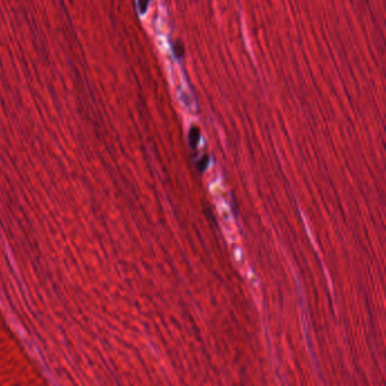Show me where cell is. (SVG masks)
<instances>
[{"instance_id":"6da1fadb","label":"cell","mask_w":386,"mask_h":386,"mask_svg":"<svg viewBox=\"0 0 386 386\" xmlns=\"http://www.w3.org/2000/svg\"><path fill=\"white\" fill-rule=\"evenodd\" d=\"M199 138H200V130L198 127L196 126H193L191 128V130L188 132V142H189V146L192 147L193 150L195 149L196 146H197V144L199 142Z\"/></svg>"},{"instance_id":"7a4b0ae2","label":"cell","mask_w":386,"mask_h":386,"mask_svg":"<svg viewBox=\"0 0 386 386\" xmlns=\"http://www.w3.org/2000/svg\"><path fill=\"white\" fill-rule=\"evenodd\" d=\"M207 163H209V155H204V157L200 159V160L197 162V169L199 172H203L204 170L206 169Z\"/></svg>"},{"instance_id":"3957f363","label":"cell","mask_w":386,"mask_h":386,"mask_svg":"<svg viewBox=\"0 0 386 386\" xmlns=\"http://www.w3.org/2000/svg\"><path fill=\"white\" fill-rule=\"evenodd\" d=\"M173 51H175V55L177 58H181V57L184 56V48L181 44H175V47H173Z\"/></svg>"},{"instance_id":"277c9868","label":"cell","mask_w":386,"mask_h":386,"mask_svg":"<svg viewBox=\"0 0 386 386\" xmlns=\"http://www.w3.org/2000/svg\"><path fill=\"white\" fill-rule=\"evenodd\" d=\"M147 5H149V0H139L138 6H139V10H141V13H145Z\"/></svg>"}]
</instances>
